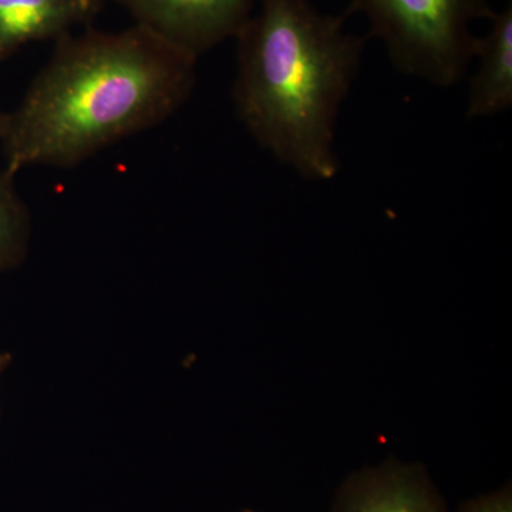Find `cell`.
Segmentation results:
<instances>
[{
  "label": "cell",
  "instance_id": "1",
  "mask_svg": "<svg viewBox=\"0 0 512 512\" xmlns=\"http://www.w3.org/2000/svg\"><path fill=\"white\" fill-rule=\"evenodd\" d=\"M195 80L197 59L141 26L70 33L6 113L5 167H77L171 119Z\"/></svg>",
  "mask_w": 512,
  "mask_h": 512
},
{
  "label": "cell",
  "instance_id": "2",
  "mask_svg": "<svg viewBox=\"0 0 512 512\" xmlns=\"http://www.w3.org/2000/svg\"><path fill=\"white\" fill-rule=\"evenodd\" d=\"M239 30L235 109L256 143L296 173L329 181L339 171L336 119L363 40L342 16L309 0H258Z\"/></svg>",
  "mask_w": 512,
  "mask_h": 512
},
{
  "label": "cell",
  "instance_id": "3",
  "mask_svg": "<svg viewBox=\"0 0 512 512\" xmlns=\"http://www.w3.org/2000/svg\"><path fill=\"white\" fill-rule=\"evenodd\" d=\"M400 72L434 86L463 79L476 55L471 23L490 19L487 0H350Z\"/></svg>",
  "mask_w": 512,
  "mask_h": 512
},
{
  "label": "cell",
  "instance_id": "4",
  "mask_svg": "<svg viewBox=\"0 0 512 512\" xmlns=\"http://www.w3.org/2000/svg\"><path fill=\"white\" fill-rule=\"evenodd\" d=\"M141 26L195 59L238 35L258 0H116Z\"/></svg>",
  "mask_w": 512,
  "mask_h": 512
},
{
  "label": "cell",
  "instance_id": "5",
  "mask_svg": "<svg viewBox=\"0 0 512 512\" xmlns=\"http://www.w3.org/2000/svg\"><path fill=\"white\" fill-rule=\"evenodd\" d=\"M335 512H446L423 470L389 464L350 478Z\"/></svg>",
  "mask_w": 512,
  "mask_h": 512
},
{
  "label": "cell",
  "instance_id": "6",
  "mask_svg": "<svg viewBox=\"0 0 512 512\" xmlns=\"http://www.w3.org/2000/svg\"><path fill=\"white\" fill-rule=\"evenodd\" d=\"M100 9V0H0V62L30 43L57 42Z\"/></svg>",
  "mask_w": 512,
  "mask_h": 512
},
{
  "label": "cell",
  "instance_id": "7",
  "mask_svg": "<svg viewBox=\"0 0 512 512\" xmlns=\"http://www.w3.org/2000/svg\"><path fill=\"white\" fill-rule=\"evenodd\" d=\"M487 35L478 37V70L468 93V119H487L512 106V5L494 12Z\"/></svg>",
  "mask_w": 512,
  "mask_h": 512
},
{
  "label": "cell",
  "instance_id": "8",
  "mask_svg": "<svg viewBox=\"0 0 512 512\" xmlns=\"http://www.w3.org/2000/svg\"><path fill=\"white\" fill-rule=\"evenodd\" d=\"M16 175L6 167L0 170V275L22 265L29 251L32 220Z\"/></svg>",
  "mask_w": 512,
  "mask_h": 512
},
{
  "label": "cell",
  "instance_id": "9",
  "mask_svg": "<svg viewBox=\"0 0 512 512\" xmlns=\"http://www.w3.org/2000/svg\"><path fill=\"white\" fill-rule=\"evenodd\" d=\"M458 512H512L511 491L505 488L500 493L485 495L464 504Z\"/></svg>",
  "mask_w": 512,
  "mask_h": 512
},
{
  "label": "cell",
  "instance_id": "10",
  "mask_svg": "<svg viewBox=\"0 0 512 512\" xmlns=\"http://www.w3.org/2000/svg\"><path fill=\"white\" fill-rule=\"evenodd\" d=\"M12 363V355L9 352H0V379H2L3 373L8 369Z\"/></svg>",
  "mask_w": 512,
  "mask_h": 512
},
{
  "label": "cell",
  "instance_id": "11",
  "mask_svg": "<svg viewBox=\"0 0 512 512\" xmlns=\"http://www.w3.org/2000/svg\"><path fill=\"white\" fill-rule=\"evenodd\" d=\"M5 120H6V111H3L2 107H0V138H2L3 128H5Z\"/></svg>",
  "mask_w": 512,
  "mask_h": 512
},
{
  "label": "cell",
  "instance_id": "12",
  "mask_svg": "<svg viewBox=\"0 0 512 512\" xmlns=\"http://www.w3.org/2000/svg\"><path fill=\"white\" fill-rule=\"evenodd\" d=\"M242 512H255V511H242Z\"/></svg>",
  "mask_w": 512,
  "mask_h": 512
}]
</instances>
